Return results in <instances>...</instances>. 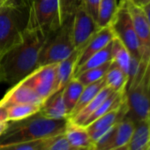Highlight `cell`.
I'll return each instance as SVG.
<instances>
[{
    "mask_svg": "<svg viewBox=\"0 0 150 150\" xmlns=\"http://www.w3.org/2000/svg\"><path fill=\"white\" fill-rule=\"evenodd\" d=\"M105 86H106V82H105L104 77L103 79L94 82V83H91L88 86H85L84 89H83V91H82V93L79 98L77 104L75 105L73 110L71 111V113L70 114L68 118H71L76 114H78Z\"/></svg>",
    "mask_w": 150,
    "mask_h": 150,
    "instance_id": "22",
    "label": "cell"
},
{
    "mask_svg": "<svg viewBox=\"0 0 150 150\" xmlns=\"http://www.w3.org/2000/svg\"><path fill=\"white\" fill-rule=\"evenodd\" d=\"M130 1L136 6H139L140 8H143L146 5L150 4V0H130Z\"/></svg>",
    "mask_w": 150,
    "mask_h": 150,
    "instance_id": "35",
    "label": "cell"
},
{
    "mask_svg": "<svg viewBox=\"0 0 150 150\" xmlns=\"http://www.w3.org/2000/svg\"><path fill=\"white\" fill-rule=\"evenodd\" d=\"M44 139H45L9 144H0V150H41Z\"/></svg>",
    "mask_w": 150,
    "mask_h": 150,
    "instance_id": "30",
    "label": "cell"
},
{
    "mask_svg": "<svg viewBox=\"0 0 150 150\" xmlns=\"http://www.w3.org/2000/svg\"><path fill=\"white\" fill-rule=\"evenodd\" d=\"M111 60L126 74L128 73L131 62V54L126 47L116 37H114V39L112 40Z\"/></svg>",
    "mask_w": 150,
    "mask_h": 150,
    "instance_id": "25",
    "label": "cell"
},
{
    "mask_svg": "<svg viewBox=\"0 0 150 150\" xmlns=\"http://www.w3.org/2000/svg\"><path fill=\"white\" fill-rule=\"evenodd\" d=\"M150 143V118L135 123L132 137L127 144L129 150H146Z\"/></svg>",
    "mask_w": 150,
    "mask_h": 150,
    "instance_id": "18",
    "label": "cell"
},
{
    "mask_svg": "<svg viewBox=\"0 0 150 150\" xmlns=\"http://www.w3.org/2000/svg\"><path fill=\"white\" fill-rule=\"evenodd\" d=\"M41 150H82V149H79L71 146L63 132L56 136H52L45 139Z\"/></svg>",
    "mask_w": 150,
    "mask_h": 150,
    "instance_id": "28",
    "label": "cell"
},
{
    "mask_svg": "<svg viewBox=\"0 0 150 150\" xmlns=\"http://www.w3.org/2000/svg\"><path fill=\"white\" fill-rule=\"evenodd\" d=\"M114 35L110 28V26L100 28L93 37L88 41V42L85 45V47L80 51L76 68L81 65L87 59H88L92 55L101 50L104 47H106L110 42L114 39ZM75 68V69H76Z\"/></svg>",
    "mask_w": 150,
    "mask_h": 150,
    "instance_id": "14",
    "label": "cell"
},
{
    "mask_svg": "<svg viewBox=\"0 0 150 150\" xmlns=\"http://www.w3.org/2000/svg\"><path fill=\"white\" fill-rule=\"evenodd\" d=\"M31 1H32V0H22V2L24 3V5H26V6H29Z\"/></svg>",
    "mask_w": 150,
    "mask_h": 150,
    "instance_id": "38",
    "label": "cell"
},
{
    "mask_svg": "<svg viewBox=\"0 0 150 150\" xmlns=\"http://www.w3.org/2000/svg\"><path fill=\"white\" fill-rule=\"evenodd\" d=\"M139 64H140V60L139 59H138V58L131 56V62H130L129 70H128V73H127V76H128V83H127V86L133 81L135 75L137 74V71L139 70Z\"/></svg>",
    "mask_w": 150,
    "mask_h": 150,
    "instance_id": "32",
    "label": "cell"
},
{
    "mask_svg": "<svg viewBox=\"0 0 150 150\" xmlns=\"http://www.w3.org/2000/svg\"><path fill=\"white\" fill-rule=\"evenodd\" d=\"M117 0H100L98 16H97V25L100 28L107 27L110 25L114 14L117 9Z\"/></svg>",
    "mask_w": 150,
    "mask_h": 150,
    "instance_id": "26",
    "label": "cell"
},
{
    "mask_svg": "<svg viewBox=\"0 0 150 150\" xmlns=\"http://www.w3.org/2000/svg\"><path fill=\"white\" fill-rule=\"evenodd\" d=\"M88 150H95L94 148H91V149H88Z\"/></svg>",
    "mask_w": 150,
    "mask_h": 150,
    "instance_id": "40",
    "label": "cell"
},
{
    "mask_svg": "<svg viewBox=\"0 0 150 150\" xmlns=\"http://www.w3.org/2000/svg\"><path fill=\"white\" fill-rule=\"evenodd\" d=\"M114 91L105 86L103 89H101V91L78 113L75 115L73 117L69 118L72 121H74L75 123L80 124V125H83L84 122L88 119V117L113 93Z\"/></svg>",
    "mask_w": 150,
    "mask_h": 150,
    "instance_id": "20",
    "label": "cell"
},
{
    "mask_svg": "<svg viewBox=\"0 0 150 150\" xmlns=\"http://www.w3.org/2000/svg\"><path fill=\"white\" fill-rule=\"evenodd\" d=\"M142 9H143V11L145 12V13H146V18H147V20H148V22H149V24H150V4L146 5V6H144Z\"/></svg>",
    "mask_w": 150,
    "mask_h": 150,
    "instance_id": "36",
    "label": "cell"
},
{
    "mask_svg": "<svg viewBox=\"0 0 150 150\" xmlns=\"http://www.w3.org/2000/svg\"><path fill=\"white\" fill-rule=\"evenodd\" d=\"M60 26L58 0H32L27 29H39L50 34Z\"/></svg>",
    "mask_w": 150,
    "mask_h": 150,
    "instance_id": "7",
    "label": "cell"
},
{
    "mask_svg": "<svg viewBox=\"0 0 150 150\" xmlns=\"http://www.w3.org/2000/svg\"><path fill=\"white\" fill-rule=\"evenodd\" d=\"M28 16V6H0V56L22 39Z\"/></svg>",
    "mask_w": 150,
    "mask_h": 150,
    "instance_id": "3",
    "label": "cell"
},
{
    "mask_svg": "<svg viewBox=\"0 0 150 150\" xmlns=\"http://www.w3.org/2000/svg\"><path fill=\"white\" fill-rule=\"evenodd\" d=\"M64 134L71 146L82 150L94 148V143L86 126L67 119Z\"/></svg>",
    "mask_w": 150,
    "mask_h": 150,
    "instance_id": "15",
    "label": "cell"
},
{
    "mask_svg": "<svg viewBox=\"0 0 150 150\" xmlns=\"http://www.w3.org/2000/svg\"><path fill=\"white\" fill-rule=\"evenodd\" d=\"M109 26L114 36L126 47L131 56L141 60L140 43L133 28L127 6V0H121Z\"/></svg>",
    "mask_w": 150,
    "mask_h": 150,
    "instance_id": "6",
    "label": "cell"
},
{
    "mask_svg": "<svg viewBox=\"0 0 150 150\" xmlns=\"http://www.w3.org/2000/svg\"><path fill=\"white\" fill-rule=\"evenodd\" d=\"M57 64L39 66L21 81L30 87L44 102L55 94Z\"/></svg>",
    "mask_w": 150,
    "mask_h": 150,
    "instance_id": "8",
    "label": "cell"
},
{
    "mask_svg": "<svg viewBox=\"0 0 150 150\" xmlns=\"http://www.w3.org/2000/svg\"><path fill=\"white\" fill-rule=\"evenodd\" d=\"M127 110L128 108L126 105V102L125 101L119 108L107 112L106 114L100 117L99 118L89 124L88 126H86L94 145L114 125H116L117 122H119L125 117Z\"/></svg>",
    "mask_w": 150,
    "mask_h": 150,
    "instance_id": "12",
    "label": "cell"
},
{
    "mask_svg": "<svg viewBox=\"0 0 150 150\" xmlns=\"http://www.w3.org/2000/svg\"><path fill=\"white\" fill-rule=\"evenodd\" d=\"M111 150H129V149L127 147V145H125V146H119V147H117V148H114V149H111Z\"/></svg>",
    "mask_w": 150,
    "mask_h": 150,
    "instance_id": "37",
    "label": "cell"
},
{
    "mask_svg": "<svg viewBox=\"0 0 150 150\" xmlns=\"http://www.w3.org/2000/svg\"><path fill=\"white\" fill-rule=\"evenodd\" d=\"M111 47H112V42H110L106 47H104L101 50H99L96 53H95L94 55H92L81 65H80L79 67L75 69L74 76L77 75L78 73H81V72L86 71V70L101 66V65L111 61Z\"/></svg>",
    "mask_w": 150,
    "mask_h": 150,
    "instance_id": "23",
    "label": "cell"
},
{
    "mask_svg": "<svg viewBox=\"0 0 150 150\" xmlns=\"http://www.w3.org/2000/svg\"><path fill=\"white\" fill-rule=\"evenodd\" d=\"M112 60L96 68L88 69L86 70L81 73H78L77 75H75L74 77H76L84 86H88L91 83H94L101 79H103L111 64Z\"/></svg>",
    "mask_w": 150,
    "mask_h": 150,
    "instance_id": "27",
    "label": "cell"
},
{
    "mask_svg": "<svg viewBox=\"0 0 150 150\" xmlns=\"http://www.w3.org/2000/svg\"><path fill=\"white\" fill-rule=\"evenodd\" d=\"M67 119H51L38 112L25 119L11 121L5 132L0 136V144L43 139L56 136L64 132Z\"/></svg>",
    "mask_w": 150,
    "mask_h": 150,
    "instance_id": "2",
    "label": "cell"
},
{
    "mask_svg": "<svg viewBox=\"0 0 150 150\" xmlns=\"http://www.w3.org/2000/svg\"><path fill=\"white\" fill-rule=\"evenodd\" d=\"M146 150H150V143H149V144H148V146H146Z\"/></svg>",
    "mask_w": 150,
    "mask_h": 150,
    "instance_id": "39",
    "label": "cell"
},
{
    "mask_svg": "<svg viewBox=\"0 0 150 150\" xmlns=\"http://www.w3.org/2000/svg\"><path fill=\"white\" fill-rule=\"evenodd\" d=\"M41 105L30 103H18L6 106V111L8 121H18L25 119L30 116L38 113L41 110Z\"/></svg>",
    "mask_w": 150,
    "mask_h": 150,
    "instance_id": "24",
    "label": "cell"
},
{
    "mask_svg": "<svg viewBox=\"0 0 150 150\" xmlns=\"http://www.w3.org/2000/svg\"><path fill=\"white\" fill-rule=\"evenodd\" d=\"M22 5H24L22 0H0V6H22Z\"/></svg>",
    "mask_w": 150,
    "mask_h": 150,
    "instance_id": "34",
    "label": "cell"
},
{
    "mask_svg": "<svg viewBox=\"0 0 150 150\" xmlns=\"http://www.w3.org/2000/svg\"><path fill=\"white\" fill-rule=\"evenodd\" d=\"M39 113L51 119H67L68 111L64 102L63 91L60 90L49 97L42 105Z\"/></svg>",
    "mask_w": 150,
    "mask_h": 150,
    "instance_id": "17",
    "label": "cell"
},
{
    "mask_svg": "<svg viewBox=\"0 0 150 150\" xmlns=\"http://www.w3.org/2000/svg\"><path fill=\"white\" fill-rule=\"evenodd\" d=\"M72 17L65 20L58 29L48 35L39 56L38 67L57 64L73 53L75 48L71 36Z\"/></svg>",
    "mask_w": 150,
    "mask_h": 150,
    "instance_id": "4",
    "label": "cell"
},
{
    "mask_svg": "<svg viewBox=\"0 0 150 150\" xmlns=\"http://www.w3.org/2000/svg\"><path fill=\"white\" fill-rule=\"evenodd\" d=\"M128 10L132 21L136 35L141 48V61L148 64L150 61V24L142 8L127 0Z\"/></svg>",
    "mask_w": 150,
    "mask_h": 150,
    "instance_id": "11",
    "label": "cell"
},
{
    "mask_svg": "<svg viewBox=\"0 0 150 150\" xmlns=\"http://www.w3.org/2000/svg\"><path fill=\"white\" fill-rule=\"evenodd\" d=\"M99 29L97 22L81 6L72 17L71 36L75 50L81 51Z\"/></svg>",
    "mask_w": 150,
    "mask_h": 150,
    "instance_id": "9",
    "label": "cell"
},
{
    "mask_svg": "<svg viewBox=\"0 0 150 150\" xmlns=\"http://www.w3.org/2000/svg\"><path fill=\"white\" fill-rule=\"evenodd\" d=\"M79 54L80 50H75L71 56L57 64L55 93L62 90L69 81L74 76V71L77 65Z\"/></svg>",
    "mask_w": 150,
    "mask_h": 150,
    "instance_id": "16",
    "label": "cell"
},
{
    "mask_svg": "<svg viewBox=\"0 0 150 150\" xmlns=\"http://www.w3.org/2000/svg\"><path fill=\"white\" fill-rule=\"evenodd\" d=\"M100 0H82V7L96 21L98 16Z\"/></svg>",
    "mask_w": 150,
    "mask_h": 150,
    "instance_id": "31",
    "label": "cell"
},
{
    "mask_svg": "<svg viewBox=\"0 0 150 150\" xmlns=\"http://www.w3.org/2000/svg\"><path fill=\"white\" fill-rule=\"evenodd\" d=\"M125 95L128 108L125 117L134 123L150 118V61L141 80L126 88Z\"/></svg>",
    "mask_w": 150,
    "mask_h": 150,
    "instance_id": "5",
    "label": "cell"
},
{
    "mask_svg": "<svg viewBox=\"0 0 150 150\" xmlns=\"http://www.w3.org/2000/svg\"><path fill=\"white\" fill-rule=\"evenodd\" d=\"M84 87L85 86L76 77H72L62 89L64 102L68 111V117L73 110L75 105L77 104Z\"/></svg>",
    "mask_w": 150,
    "mask_h": 150,
    "instance_id": "21",
    "label": "cell"
},
{
    "mask_svg": "<svg viewBox=\"0 0 150 150\" xmlns=\"http://www.w3.org/2000/svg\"><path fill=\"white\" fill-rule=\"evenodd\" d=\"M43 103L44 101L30 87L22 81L13 85L0 100V105L4 107L18 103H30L42 106Z\"/></svg>",
    "mask_w": 150,
    "mask_h": 150,
    "instance_id": "13",
    "label": "cell"
},
{
    "mask_svg": "<svg viewBox=\"0 0 150 150\" xmlns=\"http://www.w3.org/2000/svg\"><path fill=\"white\" fill-rule=\"evenodd\" d=\"M9 121L7 118L6 108L0 105V136H1L8 126Z\"/></svg>",
    "mask_w": 150,
    "mask_h": 150,
    "instance_id": "33",
    "label": "cell"
},
{
    "mask_svg": "<svg viewBox=\"0 0 150 150\" xmlns=\"http://www.w3.org/2000/svg\"><path fill=\"white\" fill-rule=\"evenodd\" d=\"M59 4V14L61 24L74 15L79 7L82 4V0H58Z\"/></svg>",
    "mask_w": 150,
    "mask_h": 150,
    "instance_id": "29",
    "label": "cell"
},
{
    "mask_svg": "<svg viewBox=\"0 0 150 150\" xmlns=\"http://www.w3.org/2000/svg\"><path fill=\"white\" fill-rule=\"evenodd\" d=\"M48 35L39 29H27L18 43L0 56V82L13 86L34 71Z\"/></svg>",
    "mask_w": 150,
    "mask_h": 150,
    "instance_id": "1",
    "label": "cell"
},
{
    "mask_svg": "<svg viewBox=\"0 0 150 150\" xmlns=\"http://www.w3.org/2000/svg\"><path fill=\"white\" fill-rule=\"evenodd\" d=\"M135 123L128 117L114 125L94 145L95 150H111L128 144L133 132Z\"/></svg>",
    "mask_w": 150,
    "mask_h": 150,
    "instance_id": "10",
    "label": "cell"
},
{
    "mask_svg": "<svg viewBox=\"0 0 150 150\" xmlns=\"http://www.w3.org/2000/svg\"><path fill=\"white\" fill-rule=\"evenodd\" d=\"M104 80L106 86L110 88L114 92H125V88L128 83V76L121 68H119L113 62H111L105 74Z\"/></svg>",
    "mask_w": 150,
    "mask_h": 150,
    "instance_id": "19",
    "label": "cell"
}]
</instances>
